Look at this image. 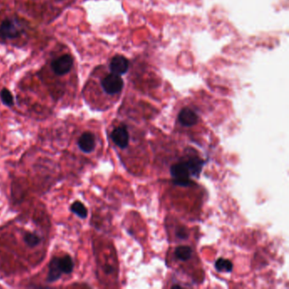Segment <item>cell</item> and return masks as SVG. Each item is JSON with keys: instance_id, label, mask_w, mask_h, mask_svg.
<instances>
[{"instance_id": "obj_10", "label": "cell", "mask_w": 289, "mask_h": 289, "mask_svg": "<svg viewBox=\"0 0 289 289\" xmlns=\"http://www.w3.org/2000/svg\"><path fill=\"white\" fill-rule=\"evenodd\" d=\"M193 254H194L193 250L187 245H181L174 251L175 257L180 261H188L191 259Z\"/></svg>"}, {"instance_id": "obj_8", "label": "cell", "mask_w": 289, "mask_h": 289, "mask_svg": "<svg viewBox=\"0 0 289 289\" xmlns=\"http://www.w3.org/2000/svg\"><path fill=\"white\" fill-rule=\"evenodd\" d=\"M95 136L90 132H85L79 137L78 146L82 152L87 154L93 152L95 149Z\"/></svg>"}, {"instance_id": "obj_15", "label": "cell", "mask_w": 289, "mask_h": 289, "mask_svg": "<svg viewBox=\"0 0 289 289\" xmlns=\"http://www.w3.org/2000/svg\"><path fill=\"white\" fill-rule=\"evenodd\" d=\"M0 98L5 106H9V107L14 106V98H13L12 93H10V91L8 90L7 89H3L1 90Z\"/></svg>"}, {"instance_id": "obj_2", "label": "cell", "mask_w": 289, "mask_h": 289, "mask_svg": "<svg viewBox=\"0 0 289 289\" xmlns=\"http://www.w3.org/2000/svg\"><path fill=\"white\" fill-rule=\"evenodd\" d=\"M171 175L173 179V182L177 186L189 187L191 185L190 177L192 174L186 160L173 164L171 168Z\"/></svg>"}, {"instance_id": "obj_5", "label": "cell", "mask_w": 289, "mask_h": 289, "mask_svg": "<svg viewBox=\"0 0 289 289\" xmlns=\"http://www.w3.org/2000/svg\"><path fill=\"white\" fill-rule=\"evenodd\" d=\"M22 32L18 25L10 19H6L0 25V37L4 39H15L20 37Z\"/></svg>"}, {"instance_id": "obj_4", "label": "cell", "mask_w": 289, "mask_h": 289, "mask_svg": "<svg viewBox=\"0 0 289 289\" xmlns=\"http://www.w3.org/2000/svg\"><path fill=\"white\" fill-rule=\"evenodd\" d=\"M111 140L118 148L125 150L128 148L130 141V135L128 133V128L125 126H118L113 129L111 133Z\"/></svg>"}, {"instance_id": "obj_6", "label": "cell", "mask_w": 289, "mask_h": 289, "mask_svg": "<svg viewBox=\"0 0 289 289\" xmlns=\"http://www.w3.org/2000/svg\"><path fill=\"white\" fill-rule=\"evenodd\" d=\"M179 122L183 127H193L199 122V115L194 109L190 107H183L181 109L177 116Z\"/></svg>"}, {"instance_id": "obj_13", "label": "cell", "mask_w": 289, "mask_h": 289, "mask_svg": "<svg viewBox=\"0 0 289 289\" xmlns=\"http://www.w3.org/2000/svg\"><path fill=\"white\" fill-rule=\"evenodd\" d=\"M215 267L218 272H231L233 269V263L224 258H220L216 260Z\"/></svg>"}, {"instance_id": "obj_3", "label": "cell", "mask_w": 289, "mask_h": 289, "mask_svg": "<svg viewBox=\"0 0 289 289\" xmlns=\"http://www.w3.org/2000/svg\"><path fill=\"white\" fill-rule=\"evenodd\" d=\"M73 67V58L70 54H64L52 62V70L58 76H64Z\"/></svg>"}, {"instance_id": "obj_1", "label": "cell", "mask_w": 289, "mask_h": 289, "mask_svg": "<svg viewBox=\"0 0 289 289\" xmlns=\"http://www.w3.org/2000/svg\"><path fill=\"white\" fill-rule=\"evenodd\" d=\"M101 89L104 93L111 97L120 95L124 89V81L122 77L117 74L110 72L106 74L100 81Z\"/></svg>"}, {"instance_id": "obj_11", "label": "cell", "mask_w": 289, "mask_h": 289, "mask_svg": "<svg viewBox=\"0 0 289 289\" xmlns=\"http://www.w3.org/2000/svg\"><path fill=\"white\" fill-rule=\"evenodd\" d=\"M59 263L63 274H71L74 269V262L70 255L59 257Z\"/></svg>"}, {"instance_id": "obj_16", "label": "cell", "mask_w": 289, "mask_h": 289, "mask_svg": "<svg viewBox=\"0 0 289 289\" xmlns=\"http://www.w3.org/2000/svg\"><path fill=\"white\" fill-rule=\"evenodd\" d=\"M177 236L180 239H186L187 237H188V233H186L184 228H181V229H179L177 231Z\"/></svg>"}, {"instance_id": "obj_14", "label": "cell", "mask_w": 289, "mask_h": 289, "mask_svg": "<svg viewBox=\"0 0 289 289\" xmlns=\"http://www.w3.org/2000/svg\"><path fill=\"white\" fill-rule=\"evenodd\" d=\"M23 239H24V242L26 243V244L30 247H36V246H37V245L41 243V238H40V237H38L37 234L30 233V232L26 233Z\"/></svg>"}, {"instance_id": "obj_7", "label": "cell", "mask_w": 289, "mask_h": 289, "mask_svg": "<svg viewBox=\"0 0 289 289\" xmlns=\"http://www.w3.org/2000/svg\"><path fill=\"white\" fill-rule=\"evenodd\" d=\"M110 71L113 73L122 76L127 73L129 68V61L122 55H115L110 62Z\"/></svg>"}, {"instance_id": "obj_12", "label": "cell", "mask_w": 289, "mask_h": 289, "mask_svg": "<svg viewBox=\"0 0 289 289\" xmlns=\"http://www.w3.org/2000/svg\"><path fill=\"white\" fill-rule=\"evenodd\" d=\"M71 211L81 219L87 218L88 216V210L86 206L80 201H76L71 204Z\"/></svg>"}, {"instance_id": "obj_9", "label": "cell", "mask_w": 289, "mask_h": 289, "mask_svg": "<svg viewBox=\"0 0 289 289\" xmlns=\"http://www.w3.org/2000/svg\"><path fill=\"white\" fill-rule=\"evenodd\" d=\"M62 274H63V272L59 265V257H54L49 263L47 282H56L57 280H59L61 277Z\"/></svg>"}]
</instances>
